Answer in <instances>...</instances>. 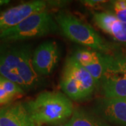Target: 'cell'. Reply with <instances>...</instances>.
<instances>
[{"label": "cell", "instance_id": "cell-1", "mask_svg": "<svg viewBox=\"0 0 126 126\" xmlns=\"http://www.w3.org/2000/svg\"><path fill=\"white\" fill-rule=\"evenodd\" d=\"M25 105L35 126L64 123L74 110L70 99L58 92L41 93Z\"/></svg>", "mask_w": 126, "mask_h": 126}, {"label": "cell", "instance_id": "cell-2", "mask_svg": "<svg viewBox=\"0 0 126 126\" xmlns=\"http://www.w3.org/2000/svg\"><path fill=\"white\" fill-rule=\"evenodd\" d=\"M58 30L52 16L44 10L32 14L16 27L0 33V41L7 43L27 40L47 35Z\"/></svg>", "mask_w": 126, "mask_h": 126}, {"label": "cell", "instance_id": "cell-3", "mask_svg": "<svg viewBox=\"0 0 126 126\" xmlns=\"http://www.w3.org/2000/svg\"><path fill=\"white\" fill-rule=\"evenodd\" d=\"M56 22L64 34L72 41L93 49L109 53L111 48L94 29L69 14L60 12L56 17Z\"/></svg>", "mask_w": 126, "mask_h": 126}, {"label": "cell", "instance_id": "cell-4", "mask_svg": "<svg viewBox=\"0 0 126 126\" xmlns=\"http://www.w3.org/2000/svg\"><path fill=\"white\" fill-rule=\"evenodd\" d=\"M46 7V1L37 0L23 3L5 10L0 14V33L16 27L32 14L44 11Z\"/></svg>", "mask_w": 126, "mask_h": 126}, {"label": "cell", "instance_id": "cell-5", "mask_svg": "<svg viewBox=\"0 0 126 126\" xmlns=\"http://www.w3.org/2000/svg\"><path fill=\"white\" fill-rule=\"evenodd\" d=\"M60 52L58 44L47 41L39 46L32 54V64L39 76H45L54 70L60 60Z\"/></svg>", "mask_w": 126, "mask_h": 126}, {"label": "cell", "instance_id": "cell-6", "mask_svg": "<svg viewBox=\"0 0 126 126\" xmlns=\"http://www.w3.org/2000/svg\"><path fill=\"white\" fill-rule=\"evenodd\" d=\"M93 21L116 41L126 46V23L118 20L110 11L94 13Z\"/></svg>", "mask_w": 126, "mask_h": 126}, {"label": "cell", "instance_id": "cell-7", "mask_svg": "<svg viewBox=\"0 0 126 126\" xmlns=\"http://www.w3.org/2000/svg\"><path fill=\"white\" fill-rule=\"evenodd\" d=\"M32 54L30 46L20 45V58L16 72L24 82L25 90L34 89L41 83V77L33 67Z\"/></svg>", "mask_w": 126, "mask_h": 126}, {"label": "cell", "instance_id": "cell-8", "mask_svg": "<svg viewBox=\"0 0 126 126\" xmlns=\"http://www.w3.org/2000/svg\"><path fill=\"white\" fill-rule=\"evenodd\" d=\"M0 126H35L25 104L7 105L0 110Z\"/></svg>", "mask_w": 126, "mask_h": 126}, {"label": "cell", "instance_id": "cell-9", "mask_svg": "<svg viewBox=\"0 0 126 126\" xmlns=\"http://www.w3.org/2000/svg\"><path fill=\"white\" fill-rule=\"evenodd\" d=\"M99 83L104 98L126 99V79L121 75L105 70Z\"/></svg>", "mask_w": 126, "mask_h": 126}, {"label": "cell", "instance_id": "cell-10", "mask_svg": "<svg viewBox=\"0 0 126 126\" xmlns=\"http://www.w3.org/2000/svg\"><path fill=\"white\" fill-rule=\"evenodd\" d=\"M97 109L105 119L126 126V99L104 98L98 104Z\"/></svg>", "mask_w": 126, "mask_h": 126}, {"label": "cell", "instance_id": "cell-11", "mask_svg": "<svg viewBox=\"0 0 126 126\" xmlns=\"http://www.w3.org/2000/svg\"><path fill=\"white\" fill-rule=\"evenodd\" d=\"M64 68L66 69L80 84L87 97H90L94 92L97 83L86 68L78 63L73 56L68 58Z\"/></svg>", "mask_w": 126, "mask_h": 126}, {"label": "cell", "instance_id": "cell-12", "mask_svg": "<svg viewBox=\"0 0 126 126\" xmlns=\"http://www.w3.org/2000/svg\"><path fill=\"white\" fill-rule=\"evenodd\" d=\"M60 86L62 90L69 99L79 101L88 98L80 84L64 68L60 81Z\"/></svg>", "mask_w": 126, "mask_h": 126}, {"label": "cell", "instance_id": "cell-13", "mask_svg": "<svg viewBox=\"0 0 126 126\" xmlns=\"http://www.w3.org/2000/svg\"><path fill=\"white\" fill-rule=\"evenodd\" d=\"M68 122L69 126H109L102 118L81 109L74 110Z\"/></svg>", "mask_w": 126, "mask_h": 126}, {"label": "cell", "instance_id": "cell-14", "mask_svg": "<svg viewBox=\"0 0 126 126\" xmlns=\"http://www.w3.org/2000/svg\"><path fill=\"white\" fill-rule=\"evenodd\" d=\"M105 70L116 73L126 79V53L102 54Z\"/></svg>", "mask_w": 126, "mask_h": 126}, {"label": "cell", "instance_id": "cell-15", "mask_svg": "<svg viewBox=\"0 0 126 126\" xmlns=\"http://www.w3.org/2000/svg\"><path fill=\"white\" fill-rule=\"evenodd\" d=\"M101 53L87 49H79L73 54L74 58L83 67H86L99 58Z\"/></svg>", "mask_w": 126, "mask_h": 126}, {"label": "cell", "instance_id": "cell-16", "mask_svg": "<svg viewBox=\"0 0 126 126\" xmlns=\"http://www.w3.org/2000/svg\"><path fill=\"white\" fill-rule=\"evenodd\" d=\"M85 68L91 74V76L98 85L105 72V64L104 63L102 54L101 53L99 58L95 60L92 64L85 67Z\"/></svg>", "mask_w": 126, "mask_h": 126}, {"label": "cell", "instance_id": "cell-17", "mask_svg": "<svg viewBox=\"0 0 126 126\" xmlns=\"http://www.w3.org/2000/svg\"><path fill=\"white\" fill-rule=\"evenodd\" d=\"M111 11L116 18L126 23V0H116L111 3Z\"/></svg>", "mask_w": 126, "mask_h": 126}, {"label": "cell", "instance_id": "cell-18", "mask_svg": "<svg viewBox=\"0 0 126 126\" xmlns=\"http://www.w3.org/2000/svg\"><path fill=\"white\" fill-rule=\"evenodd\" d=\"M15 98L14 97L9 94L0 83V104H6L10 103Z\"/></svg>", "mask_w": 126, "mask_h": 126}, {"label": "cell", "instance_id": "cell-19", "mask_svg": "<svg viewBox=\"0 0 126 126\" xmlns=\"http://www.w3.org/2000/svg\"><path fill=\"white\" fill-rule=\"evenodd\" d=\"M104 2H107V1H95V0H94V1H93V0H91V1H83L84 4L87 6H89V7H95L97 5L101 4Z\"/></svg>", "mask_w": 126, "mask_h": 126}, {"label": "cell", "instance_id": "cell-20", "mask_svg": "<svg viewBox=\"0 0 126 126\" xmlns=\"http://www.w3.org/2000/svg\"><path fill=\"white\" fill-rule=\"evenodd\" d=\"M53 126H69V122H65L64 123H61V124H58V125H55Z\"/></svg>", "mask_w": 126, "mask_h": 126}, {"label": "cell", "instance_id": "cell-21", "mask_svg": "<svg viewBox=\"0 0 126 126\" xmlns=\"http://www.w3.org/2000/svg\"><path fill=\"white\" fill-rule=\"evenodd\" d=\"M9 1H2V0H0V6L4 4H6L7 3H9Z\"/></svg>", "mask_w": 126, "mask_h": 126}]
</instances>
